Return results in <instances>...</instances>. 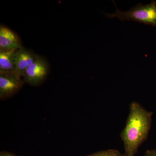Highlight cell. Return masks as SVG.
I'll return each instance as SVG.
<instances>
[{"label":"cell","mask_w":156,"mask_h":156,"mask_svg":"<svg viewBox=\"0 0 156 156\" xmlns=\"http://www.w3.org/2000/svg\"><path fill=\"white\" fill-rule=\"evenodd\" d=\"M153 113L139 102L129 105V112L125 128L120 133L126 156H135L148 138L151 128Z\"/></svg>","instance_id":"1"},{"label":"cell","mask_w":156,"mask_h":156,"mask_svg":"<svg viewBox=\"0 0 156 156\" xmlns=\"http://www.w3.org/2000/svg\"><path fill=\"white\" fill-rule=\"evenodd\" d=\"M116 8L113 14L104 13L108 18L117 17L120 20H132L147 25L156 27V2L152 1L150 4L143 5L138 4L126 11H120L117 8L114 1H113Z\"/></svg>","instance_id":"2"},{"label":"cell","mask_w":156,"mask_h":156,"mask_svg":"<svg viewBox=\"0 0 156 156\" xmlns=\"http://www.w3.org/2000/svg\"><path fill=\"white\" fill-rule=\"evenodd\" d=\"M49 72L48 62L41 56H37L34 61L26 71L23 82L31 86H38L46 80Z\"/></svg>","instance_id":"3"},{"label":"cell","mask_w":156,"mask_h":156,"mask_svg":"<svg viewBox=\"0 0 156 156\" xmlns=\"http://www.w3.org/2000/svg\"><path fill=\"white\" fill-rule=\"evenodd\" d=\"M23 81L15 74L0 73V99L11 97L22 88Z\"/></svg>","instance_id":"4"},{"label":"cell","mask_w":156,"mask_h":156,"mask_svg":"<svg viewBox=\"0 0 156 156\" xmlns=\"http://www.w3.org/2000/svg\"><path fill=\"white\" fill-rule=\"evenodd\" d=\"M37 56L32 51L23 47L16 50L14 55L15 74L20 78L23 77L27 69L34 61Z\"/></svg>","instance_id":"5"},{"label":"cell","mask_w":156,"mask_h":156,"mask_svg":"<svg viewBox=\"0 0 156 156\" xmlns=\"http://www.w3.org/2000/svg\"><path fill=\"white\" fill-rule=\"evenodd\" d=\"M18 36L10 29L0 26V51L16 50L22 48Z\"/></svg>","instance_id":"6"},{"label":"cell","mask_w":156,"mask_h":156,"mask_svg":"<svg viewBox=\"0 0 156 156\" xmlns=\"http://www.w3.org/2000/svg\"><path fill=\"white\" fill-rule=\"evenodd\" d=\"M15 51H0V73L15 74Z\"/></svg>","instance_id":"7"},{"label":"cell","mask_w":156,"mask_h":156,"mask_svg":"<svg viewBox=\"0 0 156 156\" xmlns=\"http://www.w3.org/2000/svg\"><path fill=\"white\" fill-rule=\"evenodd\" d=\"M87 156H126L116 149H108L99 151L97 152L88 155Z\"/></svg>","instance_id":"8"},{"label":"cell","mask_w":156,"mask_h":156,"mask_svg":"<svg viewBox=\"0 0 156 156\" xmlns=\"http://www.w3.org/2000/svg\"><path fill=\"white\" fill-rule=\"evenodd\" d=\"M144 156H156V149L147 150L146 151Z\"/></svg>","instance_id":"9"},{"label":"cell","mask_w":156,"mask_h":156,"mask_svg":"<svg viewBox=\"0 0 156 156\" xmlns=\"http://www.w3.org/2000/svg\"><path fill=\"white\" fill-rule=\"evenodd\" d=\"M0 156H17L14 154L8 152L2 151L0 153Z\"/></svg>","instance_id":"10"}]
</instances>
